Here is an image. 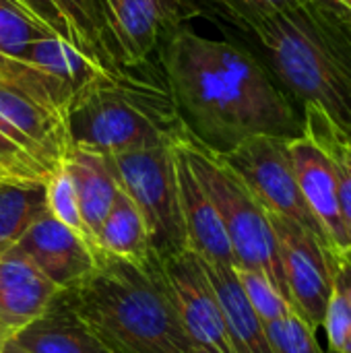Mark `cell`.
Returning a JSON list of instances; mask_svg holds the SVG:
<instances>
[{
  "label": "cell",
  "mask_w": 351,
  "mask_h": 353,
  "mask_svg": "<svg viewBox=\"0 0 351 353\" xmlns=\"http://www.w3.org/2000/svg\"><path fill=\"white\" fill-rule=\"evenodd\" d=\"M265 331L275 353H325L317 333L294 310L283 319L265 325Z\"/></svg>",
  "instance_id": "83f0119b"
},
{
  "label": "cell",
  "mask_w": 351,
  "mask_h": 353,
  "mask_svg": "<svg viewBox=\"0 0 351 353\" xmlns=\"http://www.w3.org/2000/svg\"><path fill=\"white\" fill-rule=\"evenodd\" d=\"M64 168L74 184L79 213L85 225L87 240L95 248V240L101 230V223L106 221L114 205V199L118 194L116 178L110 170L106 155L91 153L79 147H70L64 159Z\"/></svg>",
  "instance_id": "ac0fdd59"
},
{
  "label": "cell",
  "mask_w": 351,
  "mask_h": 353,
  "mask_svg": "<svg viewBox=\"0 0 351 353\" xmlns=\"http://www.w3.org/2000/svg\"><path fill=\"white\" fill-rule=\"evenodd\" d=\"M166 87L188 134L223 155L250 137L298 139L304 118L257 56L188 27L166 33Z\"/></svg>",
  "instance_id": "6da1fadb"
},
{
  "label": "cell",
  "mask_w": 351,
  "mask_h": 353,
  "mask_svg": "<svg viewBox=\"0 0 351 353\" xmlns=\"http://www.w3.org/2000/svg\"><path fill=\"white\" fill-rule=\"evenodd\" d=\"M2 353H23L21 350H17L10 341H6V345H4V350H2Z\"/></svg>",
  "instance_id": "1f68e13d"
},
{
  "label": "cell",
  "mask_w": 351,
  "mask_h": 353,
  "mask_svg": "<svg viewBox=\"0 0 351 353\" xmlns=\"http://www.w3.org/2000/svg\"><path fill=\"white\" fill-rule=\"evenodd\" d=\"M182 2H186L188 6H192L199 14L203 10H221L219 0H182Z\"/></svg>",
  "instance_id": "4dcf8cb0"
},
{
  "label": "cell",
  "mask_w": 351,
  "mask_h": 353,
  "mask_svg": "<svg viewBox=\"0 0 351 353\" xmlns=\"http://www.w3.org/2000/svg\"><path fill=\"white\" fill-rule=\"evenodd\" d=\"M10 343L23 353H112L58 298Z\"/></svg>",
  "instance_id": "d6986e66"
},
{
  "label": "cell",
  "mask_w": 351,
  "mask_h": 353,
  "mask_svg": "<svg viewBox=\"0 0 351 353\" xmlns=\"http://www.w3.org/2000/svg\"><path fill=\"white\" fill-rule=\"evenodd\" d=\"M4 345H6V341H2V339H0V353H2V350H4Z\"/></svg>",
  "instance_id": "836d02e7"
},
{
  "label": "cell",
  "mask_w": 351,
  "mask_h": 353,
  "mask_svg": "<svg viewBox=\"0 0 351 353\" xmlns=\"http://www.w3.org/2000/svg\"><path fill=\"white\" fill-rule=\"evenodd\" d=\"M323 329L329 352L351 353V259L337 263Z\"/></svg>",
  "instance_id": "cb8c5ba5"
},
{
  "label": "cell",
  "mask_w": 351,
  "mask_h": 353,
  "mask_svg": "<svg viewBox=\"0 0 351 353\" xmlns=\"http://www.w3.org/2000/svg\"><path fill=\"white\" fill-rule=\"evenodd\" d=\"M46 205H48L50 215H54L60 223H64L66 228H70L72 232L81 234L87 240L85 225H83V219L79 213L74 184L64 165L58 168L46 182Z\"/></svg>",
  "instance_id": "4316f807"
},
{
  "label": "cell",
  "mask_w": 351,
  "mask_h": 353,
  "mask_svg": "<svg viewBox=\"0 0 351 353\" xmlns=\"http://www.w3.org/2000/svg\"><path fill=\"white\" fill-rule=\"evenodd\" d=\"M308 0H219L221 12L225 8H246V10H261V12H281L294 10Z\"/></svg>",
  "instance_id": "f546056e"
},
{
  "label": "cell",
  "mask_w": 351,
  "mask_h": 353,
  "mask_svg": "<svg viewBox=\"0 0 351 353\" xmlns=\"http://www.w3.org/2000/svg\"><path fill=\"white\" fill-rule=\"evenodd\" d=\"M325 353H335V352H329V350H327V352H325Z\"/></svg>",
  "instance_id": "e575fe53"
},
{
  "label": "cell",
  "mask_w": 351,
  "mask_h": 353,
  "mask_svg": "<svg viewBox=\"0 0 351 353\" xmlns=\"http://www.w3.org/2000/svg\"><path fill=\"white\" fill-rule=\"evenodd\" d=\"M17 4H21L37 23H41L48 31H52L54 35L66 39L72 43V33L70 27L62 14V10L58 8L56 0H14ZM74 46V43H72Z\"/></svg>",
  "instance_id": "f1b7e54d"
},
{
  "label": "cell",
  "mask_w": 351,
  "mask_h": 353,
  "mask_svg": "<svg viewBox=\"0 0 351 353\" xmlns=\"http://www.w3.org/2000/svg\"><path fill=\"white\" fill-rule=\"evenodd\" d=\"M236 269L238 281L250 302V306L254 308V312L259 314V319L263 321V325L275 323L279 319H283L292 306L285 302V298L273 288V283L259 271H250V269Z\"/></svg>",
  "instance_id": "484cf974"
},
{
  "label": "cell",
  "mask_w": 351,
  "mask_h": 353,
  "mask_svg": "<svg viewBox=\"0 0 351 353\" xmlns=\"http://www.w3.org/2000/svg\"><path fill=\"white\" fill-rule=\"evenodd\" d=\"M302 118L304 134H308L329 155L333 163L341 217L351 244V137L343 128H339L319 105L304 103Z\"/></svg>",
  "instance_id": "ffe728a7"
},
{
  "label": "cell",
  "mask_w": 351,
  "mask_h": 353,
  "mask_svg": "<svg viewBox=\"0 0 351 353\" xmlns=\"http://www.w3.org/2000/svg\"><path fill=\"white\" fill-rule=\"evenodd\" d=\"M56 4L70 27L74 48L108 70L122 68L99 0H56Z\"/></svg>",
  "instance_id": "44dd1931"
},
{
  "label": "cell",
  "mask_w": 351,
  "mask_h": 353,
  "mask_svg": "<svg viewBox=\"0 0 351 353\" xmlns=\"http://www.w3.org/2000/svg\"><path fill=\"white\" fill-rule=\"evenodd\" d=\"M292 310L317 333L325 325L337 259L308 228L269 213Z\"/></svg>",
  "instance_id": "30bf717a"
},
{
  "label": "cell",
  "mask_w": 351,
  "mask_h": 353,
  "mask_svg": "<svg viewBox=\"0 0 351 353\" xmlns=\"http://www.w3.org/2000/svg\"><path fill=\"white\" fill-rule=\"evenodd\" d=\"M14 250L27 256L60 292L72 290L95 269V248L50 211L23 234Z\"/></svg>",
  "instance_id": "5bb4252c"
},
{
  "label": "cell",
  "mask_w": 351,
  "mask_h": 353,
  "mask_svg": "<svg viewBox=\"0 0 351 353\" xmlns=\"http://www.w3.org/2000/svg\"><path fill=\"white\" fill-rule=\"evenodd\" d=\"M122 68L143 66L161 35L199 14L182 0H99Z\"/></svg>",
  "instance_id": "7c38bea8"
},
{
  "label": "cell",
  "mask_w": 351,
  "mask_h": 353,
  "mask_svg": "<svg viewBox=\"0 0 351 353\" xmlns=\"http://www.w3.org/2000/svg\"><path fill=\"white\" fill-rule=\"evenodd\" d=\"M43 213L46 184L0 180V254L12 250Z\"/></svg>",
  "instance_id": "7402d4cb"
},
{
  "label": "cell",
  "mask_w": 351,
  "mask_h": 353,
  "mask_svg": "<svg viewBox=\"0 0 351 353\" xmlns=\"http://www.w3.org/2000/svg\"><path fill=\"white\" fill-rule=\"evenodd\" d=\"M178 147L223 223L236 267L263 273L290 304L269 213L219 155L199 145L190 134Z\"/></svg>",
  "instance_id": "5b68a950"
},
{
  "label": "cell",
  "mask_w": 351,
  "mask_h": 353,
  "mask_svg": "<svg viewBox=\"0 0 351 353\" xmlns=\"http://www.w3.org/2000/svg\"><path fill=\"white\" fill-rule=\"evenodd\" d=\"M223 14L263 48L269 70L302 105H319L351 137V14L333 0L294 10L225 8Z\"/></svg>",
  "instance_id": "7a4b0ae2"
},
{
  "label": "cell",
  "mask_w": 351,
  "mask_h": 353,
  "mask_svg": "<svg viewBox=\"0 0 351 353\" xmlns=\"http://www.w3.org/2000/svg\"><path fill=\"white\" fill-rule=\"evenodd\" d=\"M48 33L52 31L37 23L21 4L0 0V56L19 60L35 39Z\"/></svg>",
  "instance_id": "d4e9b609"
},
{
  "label": "cell",
  "mask_w": 351,
  "mask_h": 353,
  "mask_svg": "<svg viewBox=\"0 0 351 353\" xmlns=\"http://www.w3.org/2000/svg\"><path fill=\"white\" fill-rule=\"evenodd\" d=\"M66 126L72 147L99 155L176 145L188 137L168 87L124 68L103 70L70 105Z\"/></svg>",
  "instance_id": "277c9868"
},
{
  "label": "cell",
  "mask_w": 351,
  "mask_h": 353,
  "mask_svg": "<svg viewBox=\"0 0 351 353\" xmlns=\"http://www.w3.org/2000/svg\"><path fill=\"white\" fill-rule=\"evenodd\" d=\"M290 155L304 203L319 223L327 246L337 261H348L351 259V244L341 217L337 180L329 155L308 134L290 141Z\"/></svg>",
  "instance_id": "4fadbf2b"
},
{
  "label": "cell",
  "mask_w": 351,
  "mask_h": 353,
  "mask_svg": "<svg viewBox=\"0 0 351 353\" xmlns=\"http://www.w3.org/2000/svg\"><path fill=\"white\" fill-rule=\"evenodd\" d=\"M176 145L106 155L118 188L141 213L149 248L161 263L188 250L180 209Z\"/></svg>",
  "instance_id": "8992f818"
},
{
  "label": "cell",
  "mask_w": 351,
  "mask_h": 353,
  "mask_svg": "<svg viewBox=\"0 0 351 353\" xmlns=\"http://www.w3.org/2000/svg\"><path fill=\"white\" fill-rule=\"evenodd\" d=\"M182 329L194 353H236L217 296L194 252L184 250L163 261Z\"/></svg>",
  "instance_id": "8fae6325"
},
{
  "label": "cell",
  "mask_w": 351,
  "mask_h": 353,
  "mask_svg": "<svg viewBox=\"0 0 351 353\" xmlns=\"http://www.w3.org/2000/svg\"><path fill=\"white\" fill-rule=\"evenodd\" d=\"M95 248L128 261H145L151 252L147 230L134 203L118 188L114 205L101 223Z\"/></svg>",
  "instance_id": "603a6c76"
},
{
  "label": "cell",
  "mask_w": 351,
  "mask_h": 353,
  "mask_svg": "<svg viewBox=\"0 0 351 353\" xmlns=\"http://www.w3.org/2000/svg\"><path fill=\"white\" fill-rule=\"evenodd\" d=\"M60 300L112 353H194L163 263L95 250V269Z\"/></svg>",
  "instance_id": "3957f363"
},
{
  "label": "cell",
  "mask_w": 351,
  "mask_h": 353,
  "mask_svg": "<svg viewBox=\"0 0 351 353\" xmlns=\"http://www.w3.org/2000/svg\"><path fill=\"white\" fill-rule=\"evenodd\" d=\"M103 70L108 68L54 33L35 39L19 60L0 56V83L64 118L77 97Z\"/></svg>",
  "instance_id": "ba28073f"
},
{
  "label": "cell",
  "mask_w": 351,
  "mask_h": 353,
  "mask_svg": "<svg viewBox=\"0 0 351 353\" xmlns=\"http://www.w3.org/2000/svg\"><path fill=\"white\" fill-rule=\"evenodd\" d=\"M70 147L62 114L0 83V180L46 184Z\"/></svg>",
  "instance_id": "52a82bcc"
},
{
  "label": "cell",
  "mask_w": 351,
  "mask_h": 353,
  "mask_svg": "<svg viewBox=\"0 0 351 353\" xmlns=\"http://www.w3.org/2000/svg\"><path fill=\"white\" fill-rule=\"evenodd\" d=\"M203 271L217 296L225 329L236 353H275L267 337L265 325L250 306L234 267H221L207 263L199 256Z\"/></svg>",
  "instance_id": "e0dca14e"
},
{
  "label": "cell",
  "mask_w": 351,
  "mask_h": 353,
  "mask_svg": "<svg viewBox=\"0 0 351 353\" xmlns=\"http://www.w3.org/2000/svg\"><path fill=\"white\" fill-rule=\"evenodd\" d=\"M290 141L292 139L279 137H250L219 157L246 184L267 213L281 215L308 228L327 244L300 192L290 155Z\"/></svg>",
  "instance_id": "9c48e42d"
},
{
  "label": "cell",
  "mask_w": 351,
  "mask_h": 353,
  "mask_svg": "<svg viewBox=\"0 0 351 353\" xmlns=\"http://www.w3.org/2000/svg\"><path fill=\"white\" fill-rule=\"evenodd\" d=\"M333 2H337L341 8H345V10L351 14V0H333Z\"/></svg>",
  "instance_id": "d6a6232c"
},
{
  "label": "cell",
  "mask_w": 351,
  "mask_h": 353,
  "mask_svg": "<svg viewBox=\"0 0 351 353\" xmlns=\"http://www.w3.org/2000/svg\"><path fill=\"white\" fill-rule=\"evenodd\" d=\"M60 290L50 283L19 250L0 254V339L10 341L23 327L41 316Z\"/></svg>",
  "instance_id": "9a60e30c"
},
{
  "label": "cell",
  "mask_w": 351,
  "mask_h": 353,
  "mask_svg": "<svg viewBox=\"0 0 351 353\" xmlns=\"http://www.w3.org/2000/svg\"><path fill=\"white\" fill-rule=\"evenodd\" d=\"M176 170H178V190H180V209L186 228L188 250L201 256L207 263L221 267H236L234 252L223 230V223L194 178L186 157L176 145Z\"/></svg>",
  "instance_id": "2e32d148"
}]
</instances>
